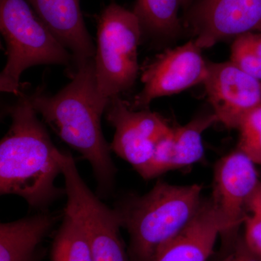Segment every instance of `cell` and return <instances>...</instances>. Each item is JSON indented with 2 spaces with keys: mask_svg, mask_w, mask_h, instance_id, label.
<instances>
[{
  "mask_svg": "<svg viewBox=\"0 0 261 261\" xmlns=\"http://www.w3.org/2000/svg\"><path fill=\"white\" fill-rule=\"evenodd\" d=\"M29 99L56 135L88 161L97 181L98 197L112 195L118 169L101 126L108 106L97 94L93 58L77 61L71 82L56 95L37 92Z\"/></svg>",
  "mask_w": 261,
  "mask_h": 261,
  "instance_id": "cell-1",
  "label": "cell"
},
{
  "mask_svg": "<svg viewBox=\"0 0 261 261\" xmlns=\"http://www.w3.org/2000/svg\"><path fill=\"white\" fill-rule=\"evenodd\" d=\"M11 125L0 143V195H16L31 208L49 211L65 195L56 186L63 151L53 144L29 97L8 109Z\"/></svg>",
  "mask_w": 261,
  "mask_h": 261,
  "instance_id": "cell-2",
  "label": "cell"
},
{
  "mask_svg": "<svg viewBox=\"0 0 261 261\" xmlns=\"http://www.w3.org/2000/svg\"><path fill=\"white\" fill-rule=\"evenodd\" d=\"M202 186L158 181L143 195L119 199L114 209L129 236L130 261H151L156 252L185 227L202 203Z\"/></svg>",
  "mask_w": 261,
  "mask_h": 261,
  "instance_id": "cell-3",
  "label": "cell"
},
{
  "mask_svg": "<svg viewBox=\"0 0 261 261\" xmlns=\"http://www.w3.org/2000/svg\"><path fill=\"white\" fill-rule=\"evenodd\" d=\"M0 30L8 61L0 75V90L18 94L23 72L34 65H69L71 55L53 36L27 0H0Z\"/></svg>",
  "mask_w": 261,
  "mask_h": 261,
  "instance_id": "cell-4",
  "label": "cell"
},
{
  "mask_svg": "<svg viewBox=\"0 0 261 261\" xmlns=\"http://www.w3.org/2000/svg\"><path fill=\"white\" fill-rule=\"evenodd\" d=\"M142 29L133 11L111 3L99 16L94 58L96 90L108 106L133 87L138 74L137 49Z\"/></svg>",
  "mask_w": 261,
  "mask_h": 261,
  "instance_id": "cell-5",
  "label": "cell"
},
{
  "mask_svg": "<svg viewBox=\"0 0 261 261\" xmlns=\"http://www.w3.org/2000/svg\"><path fill=\"white\" fill-rule=\"evenodd\" d=\"M61 166L67 197L64 211L83 228L90 245L92 260L130 261L116 211L106 205L89 188L70 152H63Z\"/></svg>",
  "mask_w": 261,
  "mask_h": 261,
  "instance_id": "cell-6",
  "label": "cell"
},
{
  "mask_svg": "<svg viewBox=\"0 0 261 261\" xmlns=\"http://www.w3.org/2000/svg\"><path fill=\"white\" fill-rule=\"evenodd\" d=\"M106 111L116 129L111 151L145 178L156 143L171 127L156 113L135 111L119 96L111 98Z\"/></svg>",
  "mask_w": 261,
  "mask_h": 261,
  "instance_id": "cell-7",
  "label": "cell"
},
{
  "mask_svg": "<svg viewBox=\"0 0 261 261\" xmlns=\"http://www.w3.org/2000/svg\"><path fill=\"white\" fill-rule=\"evenodd\" d=\"M201 49L193 40L158 56L144 70V88L130 107L146 108L156 98L179 93L204 83L207 63L201 55Z\"/></svg>",
  "mask_w": 261,
  "mask_h": 261,
  "instance_id": "cell-8",
  "label": "cell"
},
{
  "mask_svg": "<svg viewBox=\"0 0 261 261\" xmlns=\"http://www.w3.org/2000/svg\"><path fill=\"white\" fill-rule=\"evenodd\" d=\"M255 165L238 149L220 159L215 166L210 199L222 234L238 229L245 221L247 202L261 181Z\"/></svg>",
  "mask_w": 261,
  "mask_h": 261,
  "instance_id": "cell-9",
  "label": "cell"
},
{
  "mask_svg": "<svg viewBox=\"0 0 261 261\" xmlns=\"http://www.w3.org/2000/svg\"><path fill=\"white\" fill-rule=\"evenodd\" d=\"M188 22L200 49L226 38L249 32L261 34V0H197Z\"/></svg>",
  "mask_w": 261,
  "mask_h": 261,
  "instance_id": "cell-10",
  "label": "cell"
},
{
  "mask_svg": "<svg viewBox=\"0 0 261 261\" xmlns=\"http://www.w3.org/2000/svg\"><path fill=\"white\" fill-rule=\"evenodd\" d=\"M203 84L218 121L228 128H238L244 117L261 104V82L231 61L207 63Z\"/></svg>",
  "mask_w": 261,
  "mask_h": 261,
  "instance_id": "cell-11",
  "label": "cell"
},
{
  "mask_svg": "<svg viewBox=\"0 0 261 261\" xmlns=\"http://www.w3.org/2000/svg\"><path fill=\"white\" fill-rule=\"evenodd\" d=\"M221 233L222 227L211 199L202 200L191 221L151 261H207Z\"/></svg>",
  "mask_w": 261,
  "mask_h": 261,
  "instance_id": "cell-12",
  "label": "cell"
},
{
  "mask_svg": "<svg viewBox=\"0 0 261 261\" xmlns=\"http://www.w3.org/2000/svg\"><path fill=\"white\" fill-rule=\"evenodd\" d=\"M27 1L62 45L73 51L76 62L94 58L96 47L86 28L80 0Z\"/></svg>",
  "mask_w": 261,
  "mask_h": 261,
  "instance_id": "cell-13",
  "label": "cell"
},
{
  "mask_svg": "<svg viewBox=\"0 0 261 261\" xmlns=\"http://www.w3.org/2000/svg\"><path fill=\"white\" fill-rule=\"evenodd\" d=\"M58 221L49 211L0 224V261H40L42 243Z\"/></svg>",
  "mask_w": 261,
  "mask_h": 261,
  "instance_id": "cell-14",
  "label": "cell"
},
{
  "mask_svg": "<svg viewBox=\"0 0 261 261\" xmlns=\"http://www.w3.org/2000/svg\"><path fill=\"white\" fill-rule=\"evenodd\" d=\"M217 121L213 113L197 117L185 126L173 128L172 170L190 166L202 159L204 153L202 134Z\"/></svg>",
  "mask_w": 261,
  "mask_h": 261,
  "instance_id": "cell-15",
  "label": "cell"
},
{
  "mask_svg": "<svg viewBox=\"0 0 261 261\" xmlns=\"http://www.w3.org/2000/svg\"><path fill=\"white\" fill-rule=\"evenodd\" d=\"M50 259L51 261H93L83 228L65 211L51 243Z\"/></svg>",
  "mask_w": 261,
  "mask_h": 261,
  "instance_id": "cell-16",
  "label": "cell"
},
{
  "mask_svg": "<svg viewBox=\"0 0 261 261\" xmlns=\"http://www.w3.org/2000/svg\"><path fill=\"white\" fill-rule=\"evenodd\" d=\"M181 0H137L134 13L142 30L157 36H171L179 30Z\"/></svg>",
  "mask_w": 261,
  "mask_h": 261,
  "instance_id": "cell-17",
  "label": "cell"
},
{
  "mask_svg": "<svg viewBox=\"0 0 261 261\" xmlns=\"http://www.w3.org/2000/svg\"><path fill=\"white\" fill-rule=\"evenodd\" d=\"M231 61L247 74L261 82V34L238 36L231 49Z\"/></svg>",
  "mask_w": 261,
  "mask_h": 261,
  "instance_id": "cell-18",
  "label": "cell"
},
{
  "mask_svg": "<svg viewBox=\"0 0 261 261\" xmlns=\"http://www.w3.org/2000/svg\"><path fill=\"white\" fill-rule=\"evenodd\" d=\"M240 130L238 150L255 164L261 165V104L244 117Z\"/></svg>",
  "mask_w": 261,
  "mask_h": 261,
  "instance_id": "cell-19",
  "label": "cell"
},
{
  "mask_svg": "<svg viewBox=\"0 0 261 261\" xmlns=\"http://www.w3.org/2000/svg\"><path fill=\"white\" fill-rule=\"evenodd\" d=\"M261 257L252 252L244 240L239 242L236 246L233 247L227 255L220 261H260Z\"/></svg>",
  "mask_w": 261,
  "mask_h": 261,
  "instance_id": "cell-20",
  "label": "cell"
},
{
  "mask_svg": "<svg viewBox=\"0 0 261 261\" xmlns=\"http://www.w3.org/2000/svg\"><path fill=\"white\" fill-rule=\"evenodd\" d=\"M194 0H181L182 5H187L189 3H192Z\"/></svg>",
  "mask_w": 261,
  "mask_h": 261,
  "instance_id": "cell-21",
  "label": "cell"
},
{
  "mask_svg": "<svg viewBox=\"0 0 261 261\" xmlns=\"http://www.w3.org/2000/svg\"><path fill=\"white\" fill-rule=\"evenodd\" d=\"M261 261V260H260Z\"/></svg>",
  "mask_w": 261,
  "mask_h": 261,
  "instance_id": "cell-22",
  "label": "cell"
}]
</instances>
